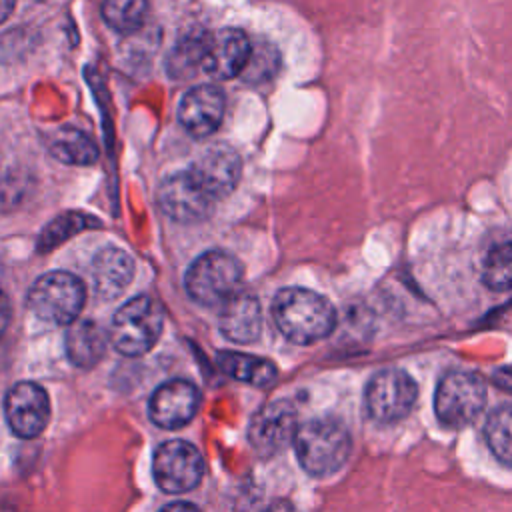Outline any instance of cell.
I'll list each match as a JSON object with an SVG mask.
<instances>
[{"label": "cell", "instance_id": "6da1fadb", "mask_svg": "<svg viewBox=\"0 0 512 512\" xmlns=\"http://www.w3.org/2000/svg\"><path fill=\"white\" fill-rule=\"evenodd\" d=\"M272 318L282 336L294 344L308 346L332 334L336 310L322 294L290 286L282 288L272 300Z\"/></svg>", "mask_w": 512, "mask_h": 512}, {"label": "cell", "instance_id": "7a4b0ae2", "mask_svg": "<svg viewBox=\"0 0 512 512\" xmlns=\"http://www.w3.org/2000/svg\"><path fill=\"white\" fill-rule=\"evenodd\" d=\"M294 450L304 472L324 478L346 464L352 452V438L340 420L320 416L298 426L294 434Z\"/></svg>", "mask_w": 512, "mask_h": 512}, {"label": "cell", "instance_id": "3957f363", "mask_svg": "<svg viewBox=\"0 0 512 512\" xmlns=\"http://www.w3.org/2000/svg\"><path fill=\"white\" fill-rule=\"evenodd\" d=\"M164 326V314L158 302L146 294L124 302L110 324L108 338L124 356H142L158 342Z\"/></svg>", "mask_w": 512, "mask_h": 512}, {"label": "cell", "instance_id": "277c9868", "mask_svg": "<svg viewBox=\"0 0 512 512\" xmlns=\"http://www.w3.org/2000/svg\"><path fill=\"white\" fill-rule=\"evenodd\" d=\"M86 302L84 282L64 270L42 274L28 290L30 312L50 324L70 326L78 320Z\"/></svg>", "mask_w": 512, "mask_h": 512}, {"label": "cell", "instance_id": "5b68a950", "mask_svg": "<svg viewBox=\"0 0 512 512\" xmlns=\"http://www.w3.org/2000/svg\"><path fill=\"white\" fill-rule=\"evenodd\" d=\"M242 282V264L224 250L200 254L184 276L188 296L202 306H222L238 292Z\"/></svg>", "mask_w": 512, "mask_h": 512}, {"label": "cell", "instance_id": "8992f818", "mask_svg": "<svg viewBox=\"0 0 512 512\" xmlns=\"http://www.w3.org/2000/svg\"><path fill=\"white\" fill-rule=\"evenodd\" d=\"M486 404V384L476 372L452 370L436 386L434 412L450 428H462L476 420Z\"/></svg>", "mask_w": 512, "mask_h": 512}, {"label": "cell", "instance_id": "52a82bcc", "mask_svg": "<svg viewBox=\"0 0 512 512\" xmlns=\"http://www.w3.org/2000/svg\"><path fill=\"white\" fill-rule=\"evenodd\" d=\"M418 386L414 378L400 368L376 372L366 386V412L378 424H392L408 416L416 404Z\"/></svg>", "mask_w": 512, "mask_h": 512}, {"label": "cell", "instance_id": "ba28073f", "mask_svg": "<svg viewBox=\"0 0 512 512\" xmlns=\"http://www.w3.org/2000/svg\"><path fill=\"white\" fill-rule=\"evenodd\" d=\"M152 474L160 490L184 494L196 488L204 476V458L186 440L162 442L152 458Z\"/></svg>", "mask_w": 512, "mask_h": 512}, {"label": "cell", "instance_id": "9c48e42d", "mask_svg": "<svg viewBox=\"0 0 512 512\" xmlns=\"http://www.w3.org/2000/svg\"><path fill=\"white\" fill-rule=\"evenodd\" d=\"M160 210L178 224H196L210 216L214 198L184 170L162 180L156 192Z\"/></svg>", "mask_w": 512, "mask_h": 512}, {"label": "cell", "instance_id": "30bf717a", "mask_svg": "<svg viewBox=\"0 0 512 512\" xmlns=\"http://www.w3.org/2000/svg\"><path fill=\"white\" fill-rule=\"evenodd\" d=\"M6 422L18 438H36L50 420L48 392L36 382H16L4 400Z\"/></svg>", "mask_w": 512, "mask_h": 512}, {"label": "cell", "instance_id": "8fae6325", "mask_svg": "<svg viewBox=\"0 0 512 512\" xmlns=\"http://www.w3.org/2000/svg\"><path fill=\"white\" fill-rule=\"evenodd\" d=\"M296 430V408L288 400H276L262 406L252 416L248 424V440L262 458H270L288 442H294Z\"/></svg>", "mask_w": 512, "mask_h": 512}, {"label": "cell", "instance_id": "7c38bea8", "mask_svg": "<svg viewBox=\"0 0 512 512\" xmlns=\"http://www.w3.org/2000/svg\"><path fill=\"white\" fill-rule=\"evenodd\" d=\"M200 406L198 388L182 378L162 382L150 396L148 414L150 420L166 430L186 426Z\"/></svg>", "mask_w": 512, "mask_h": 512}, {"label": "cell", "instance_id": "4fadbf2b", "mask_svg": "<svg viewBox=\"0 0 512 512\" xmlns=\"http://www.w3.org/2000/svg\"><path fill=\"white\" fill-rule=\"evenodd\" d=\"M252 42L240 28H220L208 34L202 70L214 80H230L244 72Z\"/></svg>", "mask_w": 512, "mask_h": 512}, {"label": "cell", "instance_id": "5bb4252c", "mask_svg": "<svg viewBox=\"0 0 512 512\" xmlns=\"http://www.w3.org/2000/svg\"><path fill=\"white\" fill-rule=\"evenodd\" d=\"M188 172L214 200H220L236 188L242 176V160L232 146L214 144L188 168Z\"/></svg>", "mask_w": 512, "mask_h": 512}, {"label": "cell", "instance_id": "9a60e30c", "mask_svg": "<svg viewBox=\"0 0 512 512\" xmlns=\"http://www.w3.org/2000/svg\"><path fill=\"white\" fill-rule=\"evenodd\" d=\"M226 108L224 92L212 84L190 88L178 106V120L182 128L194 136L204 138L218 130Z\"/></svg>", "mask_w": 512, "mask_h": 512}, {"label": "cell", "instance_id": "2e32d148", "mask_svg": "<svg viewBox=\"0 0 512 512\" xmlns=\"http://www.w3.org/2000/svg\"><path fill=\"white\" fill-rule=\"evenodd\" d=\"M218 328L230 342H254L262 330V310L258 298L248 292H236L220 306Z\"/></svg>", "mask_w": 512, "mask_h": 512}, {"label": "cell", "instance_id": "e0dca14e", "mask_svg": "<svg viewBox=\"0 0 512 512\" xmlns=\"http://www.w3.org/2000/svg\"><path fill=\"white\" fill-rule=\"evenodd\" d=\"M134 278V260L122 248H102L92 260L94 288L102 298L120 296Z\"/></svg>", "mask_w": 512, "mask_h": 512}, {"label": "cell", "instance_id": "ac0fdd59", "mask_svg": "<svg viewBox=\"0 0 512 512\" xmlns=\"http://www.w3.org/2000/svg\"><path fill=\"white\" fill-rule=\"evenodd\" d=\"M108 340L106 332L94 320H76L64 336L66 356L78 368H92L102 360Z\"/></svg>", "mask_w": 512, "mask_h": 512}, {"label": "cell", "instance_id": "d6986e66", "mask_svg": "<svg viewBox=\"0 0 512 512\" xmlns=\"http://www.w3.org/2000/svg\"><path fill=\"white\" fill-rule=\"evenodd\" d=\"M216 362L220 370L232 380H238L256 388L272 386L278 378V368L268 358L224 350L216 356Z\"/></svg>", "mask_w": 512, "mask_h": 512}, {"label": "cell", "instance_id": "ffe728a7", "mask_svg": "<svg viewBox=\"0 0 512 512\" xmlns=\"http://www.w3.org/2000/svg\"><path fill=\"white\" fill-rule=\"evenodd\" d=\"M48 148L58 162L70 164V166H90L100 156L92 136L72 126H64L56 130L50 138Z\"/></svg>", "mask_w": 512, "mask_h": 512}, {"label": "cell", "instance_id": "44dd1931", "mask_svg": "<svg viewBox=\"0 0 512 512\" xmlns=\"http://www.w3.org/2000/svg\"><path fill=\"white\" fill-rule=\"evenodd\" d=\"M208 42V32L202 28H190L176 42L174 50L168 56L166 68L174 78H188L198 68H202V58Z\"/></svg>", "mask_w": 512, "mask_h": 512}, {"label": "cell", "instance_id": "7402d4cb", "mask_svg": "<svg viewBox=\"0 0 512 512\" xmlns=\"http://www.w3.org/2000/svg\"><path fill=\"white\" fill-rule=\"evenodd\" d=\"M484 438L500 462L512 464V404H502L490 412L484 424Z\"/></svg>", "mask_w": 512, "mask_h": 512}, {"label": "cell", "instance_id": "603a6c76", "mask_svg": "<svg viewBox=\"0 0 512 512\" xmlns=\"http://www.w3.org/2000/svg\"><path fill=\"white\" fill-rule=\"evenodd\" d=\"M148 12V0H104L102 18L116 32H134L142 26Z\"/></svg>", "mask_w": 512, "mask_h": 512}, {"label": "cell", "instance_id": "cb8c5ba5", "mask_svg": "<svg viewBox=\"0 0 512 512\" xmlns=\"http://www.w3.org/2000/svg\"><path fill=\"white\" fill-rule=\"evenodd\" d=\"M278 70H280V52L276 50L274 44L260 40V42L252 44L250 58H248L246 68L240 74V78L250 84H264V82L272 80Z\"/></svg>", "mask_w": 512, "mask_h": 512}, {"label": "cell", "instance_id": "d4e9b609", "mask_svg": "<svg viewBox=\"0 0 512 512\" xmlns=\"http://www.w3.org/2000/svg\"><path fill=\"white\" fill-rule=\"evenodd\" d=\"M482 280L490 290L512 288V240L494 246L482 264Z\"/></svg>", "mask_w": 512, "mask_h": 512}, {"label": "cell", "instance_id": "484cf974", "mask_svg": "<svg viewBox=\"0 0 512 512\" xmlns=\"http://www.w3.org/2000/svg\"><path fill=\"white\" fill-rule=\"evenodd\" d=\"M492 382H494L500 390L512 394V366H502V368H498V370L492 374Z\"/></svg>", "mask_w": 512, "mask_h": 512}, {"label": "cell", "instance_id": "4316f807", "mask_svg": "<svg viewBox=\"0 0 512 512\" xmlns=\"http://www.w3.org/2000/svg\"><path fill=\"white\" fill-rule=\"evenodd\" d=\"M160 512H202V510L196 504H192V502L176 500V502H170L164 508H160Z\"/></svg>", "mask_w": 512, "mask_h": 512}, {"label": "cell", "instance_id": "83f0119b", "mask_svg": "<svg viewBox=\"0 0 512 512\" xmlns=\"http://www.w3.org/2000/svg\"><path fill=\"white\" fill-rule=\"evenodd\" d=\"M8 322H10V304H8V298L4 296V292L0 290V338L8 328Z\"/></svg>", "mask_w": 512, "mask_h": 512}, {"label": "cell", "instance_id": "f1b7e54d", "mask_svg": "<svg viewBox=\"0 0 512 512\" xmlns=\"http://www.w3.org/2000/svg\"><path fill=\"white\" fill-rule=\"evenodd\" d=\"M262 512H300V510L292 502H288V500H274Z\"/></svg>", "mask_w": 512, "mask_h": 512}, {"label": "cell", "instance_id": "f546056e", "mask_svg": "<svg viewBox=\"0 0 512 512\" xmlns=\"http://www.w3.org/2000/svg\"><path fill=\"white\" fill-rule=\"evenodd\" d=\"M14 4H16V0H0V24L8 20V16L14 10Z\"/></svg>", "mask_w": 512, "mask_h": 512}, {"label": "cell", "instance_id": "4dcf8cb0", "mask_svg": "<svg viewBox=\"0 0 512 512\" xmlns=\"http://www.w3.org/2000/svg\"><path fill=\"white\" fill-rule=\"evenodd\" d=\"M38 2H40V0H38Z\"/></svg>", "mask_w": 512, "mask_h": 512}]
</instances>
